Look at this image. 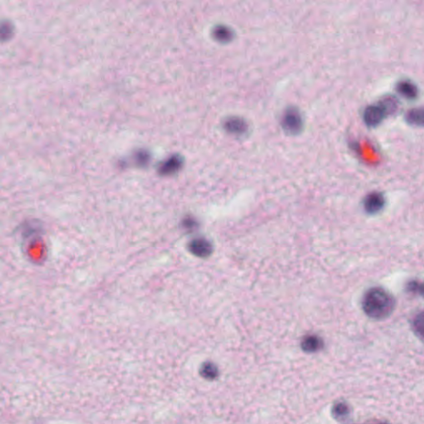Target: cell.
<instances>
[{"mask_svg": "<svg viewBox=\"0 0 424 424\" xmlns=\"http://www.w3.org/2000/svg\"><path fill=\"white\" fill-rule=\"evenodd\" d=\"M362 308L365 314L371 318L384 319L393 313L395 300L385 289L372 288L364 296Z\"/></svg>", "mask_w": 424, "mask_h": 424, "instance_id": "1", "label": "cell"}, {"mask_svg": "<svg viewBox=\"0 0 424 424\" xmlns=\"http://www.w3.org/2000/svg\"><path fill=\"white\" fill-rule=\"evenodd\" d=\"M398 108L395 99H385L379 103L369 105L365 109L363 114L364 121L368 126L374 127L380 125L388 114H391Z\"/></svg>", "mask_w": 424, "mask_h": 424, "instance_id": "2", "label": "cell"}, {"mask_svg": "<svg viewBox=\"0 0 424 424\" xmlns=\"http://www.w3.org/2000/svg\"><path fill=\"white\" fill-rule=\"evenodd\" d=\"M281 124L285 133L294 135L302 131L303 119L297 108H288L282 114Z\"/></svg>", "mask_w": 424, "mask_h": 424, "instance_id": "3", "label": "cell"}, {"mask_svg": "<svg viewBox=\"0 0 424 424\" xmlns=\"http://www.w3.org/2000/svg\"><path fill=\"white\" fill-rule=\"evenodd\" d=\"M189 250L192 254L201 258H206L210 255L213 250L210 241L204 238L194 239L189 244Z\"/></svg>", "mask_w": 424, "mask_h": 424, "instance_id": "4", "label": "cell"}, {"mask_svg": "<svg viewBox=\"0 0 424 424\" xmlns=\"http://www.w3.org/2000/svg\"><path fill=\"white\" fill-rule=\"evenodd\" d=\"M385 206V198L383 195L379 193H372L365 197L364 206L366 211L370 214H374L382 209Z\"/></svg>", "mask_w": 424, "mask_h": 424, "instance_id": "5", "label": "cell"}, {"mask_svg": "<svg viewBox=\"0 0 424 424\" xmlns=\"http://www.w3.org/2000/svg\"><path fill=\"white\" fill-rule=\"evenodd\" d=\"M396 90L401 97L408 100H413L418 97V90L417 85L408 80L399 81L396 86Z\"/></svg>", "mask_w": 424, "mask_h": 424, "instance_id": "6", "label": "cell"}, {"mask_svg": "<svg viewBox=\"0 0 424 424\" xmlns=\"http://www.w3.org/2000/svg\"><path fill=\"white\" fill-rule=\"evenodd\" d=\"M182 159L177 156H174L167 160L160 166L159 173L162 175H170L177 172L182 166Z\"/></svg>", "mask_w": 424, "mask_h": 424, "instance_id": "7", "label": "cell"}, {"mask_svg": "<svg viewBox=\"0 0 424 424\" xmlns=\"http://www.w3.org/2000/svg\"><path fill=\"white\" fill-rule=\"evenodd\" d=\"M302 350L306 352H315L323 346V342L317 336H308L304 337L301 343Z\"/></svg>", "mask_w": 424, "mask_h": 424, "instance_id": "8", "label": "cell"}, {"mask_svg": "<svg viewBox=\"0 0 424 424\" xmlns=\"http://www.w3.org/2000/svg\"><path fill=\"white\" fill-rule=\"evenodd\" d=\"M225 127L230 133L241 134L246 132L248 125L244 120L240 118H231L225 123Z\"/></svg>", "mask_w": 424, "mask_h": 424, "instance_id": "9", "label": "cell"}, {"mask_svg": "<svg viewBox=\"0 0 424 424\" xmlns=\"http://www.w3.org/2000/svg\"><path fill=\"white\" fill-rule=\"evenodd\" d=\"M406 121L413 125H422L423 113L421 109H412L407 112Z\"/></svg>", "mask_w": 424, "mask_h": 424, "instance_id": "10", "label": "cell"}, {"mask_svg": "<svg viewBox=\"0 0 424 424\" xmlns=\"http://www.w3.org/2000/svg\"><path fill=\"white\" fill-rule=\"evenodd\" d=\"M201 374L202 377L207 380H214L218 375V369L214 364L207 362L204 364L201 367Z\"/></svg>", "mask_w": 424, "mask_h": 424, "instance_id": "11", "label": "cell"}, {"mask_svg": "<svg viewBox=\"0 0 424 424\" xmlns=\"http://www.w3.org/2000/svg\"><path fill=\"white\" fill-rule=\"evenodd\" d=\"M213 34H214L215 37L217 40L222 41V42H224V41H229V40L231 39L232 36H233L232 31L229 28H226V27L224 26H220L216 28L214 32H213Z\"/></svg>", "mask_w": 424, "mask_h": 424, "instance_id": "12", "label": "cell"}, {"mask_svg": "<svg viewBox=\"0 0 424 424\" xmlns=\"http://www.w3.org/2000/svg\"><path fill=\"white\" fill-rule=\"evenodd\" d=\"M348 413H349V409L345 404H337L333 408V414L335 418H345Z\"/></svg>", "mask_w": 424, "mask_h": 424, "instance_id": "13", "label": "cell"}, {"mask_svg": "<svg viewBox=\"0 0 424 424\" xmlns=\"http://www.w3.org/2000/svg\"><path fill=\"white\" fill-rule=\"evenodd\" d=\"M182 225H183V227L186 230L192 231V230H194L197 229V221L193 217H188L184 219L183 221H182Z\"/></svg>", "mask_w": 424, "mask_h": 424, "instance_id": "14", "label": "cell"}]
</instances>
